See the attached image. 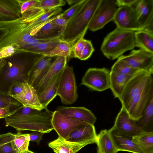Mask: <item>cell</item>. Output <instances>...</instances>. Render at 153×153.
Listing matches in <instances>:
<instances>
[{
  "label": "cell",
  "mask_w": 153,
  "mask_h": 153,
  "mask_svg": "<svg viewBox=\"0 0 153 153\" xmlns=\"http://www.w3.org/2000/svg\"><path fill=\"white\" fill-rule=\"evenodd\" d=\"M41 55L20 52L6 58V63L0 72V92L8 94L11 85L15 82H27L30 70Z\"/></svg>",
  "instance_id": "obj_1"
},
{
  "label": "cell",
  "mask_w": 153,
  "mask_h": 153,
  "mask_svg": "<svg viewBox=\"0 0 153 153\" xmlns=\"http://www.w3.org/2000/svg\"><path fill=\"white\" fill-rule=\"evenodd\" d=\"M102 0H86L78 13L68 20L60 38L69 43L71 48L79 39L84 38L90 23Z\"/></svg>",
  "instance_id": "obj_2"
},
{
  "label": "cell",
  "mask_w": 153,
  "mask_h": 153,
  "mask_svg": "<svg viewBox=\"0 0 153 153\" xmlns=\"http://www.w3.org/2000/svg\"><path fill=\"white\" fill-rule=\"evenodd\" d=\"M134 32L117 27L107 35L100 47L104 55L111 60L118 59L126 51L135 47Z\"/></svg>",
  "instance_id": "obj_3"
},
{
  "label": "cell",
  "mask_w": 153,
  "mask_h": 153,
  "mask_svg": "<svg viewBox=\"0 0 153 153\" xmlns=\"http://www.w3.org/2000/svg\"><path fill=\"white\" fill-rule=\"evenodd\" d=\"M53 111L45 108L38 113L25 116L7 117L5 118L6 126L17 131L28 130L48 133L53 129L51 120Z\"/></svg>",
  "instance_id": "obj_4"
},
{
  "label": "cell",
  "mask_w": 153,
  "mask_h": 153,
  "mask_svg": "<svg viewBox=\"0 0 153 153\" xmlns=\"http://www.w3.org/2000/svg\"><path fill=\"white\" fill-rule=\"evenodd\" d=\"M61 102L65 105L74 103L78 98L75 74L72 67L67 64L63 70L57 91Z\"/></svg>",
  "instance_id": "obj_5"
},
{
  "label": "cell",
  "mask_w": 153,
  "mask_h": 153,
  "mask_svg": "<svg viewBox=\"0 0 153 153\" xmlns=\"http://www.w3.org/2000/svg\"><path fill=\"white\" fill-rule=\"evenodd\" d=\"M81 85L91 90L101 92L110 88V71L105 68H90L82 79Z\"/></svg>",
  "instance_id": "obj_6"
},
{
  "label": "cell",
  "mask_w": 153,
  "mask_h": 153,
  "mask_svg": "<svg viewBox=\"0 0 153 153\" xmlns=\"http://www.w3.org/2000/svg\"><path fill=\"white\" fill-rule=\"evenodd\" d=\"M118 7L115 0H102L91 21L88 29L95 31L113 20Z\"/></svg>",
  "instance_id": "obj_7"
},
{
  "label": "cell",
  "mask_w": 153,
  "mask_h": 153,
  "mask_svg": "<svg viewBox=\"0 0 153 153\" xmlns=\"http://www.w3.org/2000/svg\"><path fill=\"white\" fill-rule=\"evenodd\" d=\"M118 60L135 69L153 73V53L143 50H133L129 54L123 55Z\"/></svg>",
  "instance_id": "obj_8"
},
{
  "label": "cell",
  "mask_w": 153,
  "mask_h": 153,
  "mask_svg": "<svg viewBox=\"0 0 153 153\" xmlns=\"http://www.w3.org/2000/svg\"><path fill=\"white\" fill-rule=\"evenodd\" d=\"M51 123L58 136L65 140L72 131L87 123L62 114L56 110L53 112Z\"/></svg>",
  "instance_id": "obj_9"
},
{
  "label": "cell",
  "mask_w": 153,
  "mask_h": 153,
  "mask_svg": "<svg viewBox=\"0 0 153 153\" xmlns=\"http://www.w3.org/2000/svg\"><path fill=\"white\" fill-rule=\"evenodd\" d=\"M113 21L117 27L122 30L134 32L141 30L136 13L132 7H119Z\"/></svg>",
  "instance_id": "obj_10"
},
{
  "label": "cell",
  "mask_w": 153,
  "mask_h": 153,
  "mask_svg": "<svg viewBox=\"0 0 153 153\" xmlns=\"http://www.w3.org/2000/svg\"><path fill=\"white\" fill-rule=\"evenodd\" d=\"M132 7L141 30L153 33V0H138Z\"/></svg>",
  "instance_id": "obj_11"
},
{
  "label": "cell",
  "mask_w": 153,
  "mask_h": 153,
  "mask_svg": "<svg viewBox=\"0 0 153 153\" xmlns=\"http://www.w3.org/2000/svg\"><path fill=\"white\" fill-rule=\"evenodd\" d=\"M56 57L42 55L36 61L30 70L27 82L35 89Z\"/></svg>",
  "instance_id": "obj_12"
},
{
  "label": "cell",
  "mask_w": 153,
  "mask_h": 153,
  "mask_svg": "<svg viewBox=\"0 0 153 153\" xmlns=\"http://www.w3.org/2000/svg\"><path fill=\"white\" fill-rule=\"evenodd\" d=\"M118 131L133 137L142 133L135 121L130 117L128 112L122 106L112 127Z\"/></svg>",
  "instance_id": "obj_13"
},
{
  "label": "cell",
  "mask_w": 153,
  "mask_h": 153,
  "mask_svg": "<svg viewBox=\"0 0 153 153\" xmlns=\"http://www.w3.org/2000/svg\"><path fill=\"white\" fill-rule=\"evenodd\" d=\"M65 140L77 143H96L97 134L94 125L88 123L82 125L71 132Z\"/></svg>",
  "instance_id": "obj_14"
},
{
  "label": "cell",
  "mask_w": 153,
  "mask_h": 153,
  "mask_svg": "<svg viewBox=\"0 0 153 153\" xmlns=\"http://www.w3.org/2000/svg\"><path fill=\"white\" fill-rule=\"evenodd\" d=\"M108 130L114 145L118 151L144 153L133 142V137L120 133L112 127Z\"/></svg>",
  "instance_id": "obj_15"
},
{
  "label": "cell",
  "mask_w": 153,
  "mask_h": 153,
  "mask_svg": "<svg viewBox=\"0 0 153 153\" xmlns=\"http://www.w3.org/2000/svg\"><path fill=\"white\" fill-rule=\"evenodd\" d=\"M23 106L42 110L44 108L40 103L35 88L26 82L23 91L12 97Z\"/></svg>",
  "instance_id": "obj_16"
},
{
  "label": "cell",
  "mask_w": 153,
  "mask_h": 153,
  "mask_svg": "<svg viewBox=\"0 0 153 153\" xmlns=\"http://www.w3.org/2000/svg\"><path fill=\"white\" fill-rule=\"evenodd\" d=\"M67 58L57 56L46 73L35 88L39 96L52 79L62 71L66 65Z\"/></svg>",
  "instance_id": "obj_17"
},
{
  "label": "cell",
  "mask_w": 153,
  "mask_h": 153,
  "mask_svg": "<svg viewBox=\"0 0 153 153\" xmlns=\"http://www.w3.org/2000/svg\"><path fill=\"white\" fill-rule=\"evenodd\" d=\"M62 114L68 116L73 118L93 125L97 118L93 113L84 107H59L56 110Z\"/></svg>",
  "instance_id": "obj_18"
},
{
  "label": "cell",
  "mask_w": 153,
  "mask_h": 153,
  "mask_svg": "<svg viewBox=\"0 0 153 153\" xmlns=\"http://www.w3.org/2000/svg\"><path fill=\"white\" fill-rule=\"evenodd\" d=\"M18 0H0V21H9L21 18Z\"/></svg>",
  "instance_id": "obj_19"
},
{
  "label": "cell",
  "mask_w": 153,
  "mask_h": 153,
  "mask_svg": "<svg viewBox=\"0 0 153 153\" xmlns=\"http://www.w3.org/2000/svg\"><path fill=\"white\" fill-rule=\"evenodd\" d=\"M88 143H77L71 142L58 136L56 140L48 143L55 153H76L87 145Z\"/></svg>",
  "instance_id": "obj_20"
},
{
  "label": "cell",
  "mask_w": 153,
  "mask_h": 153,
  "mask_svg": "<svg viewBox=\"0 0 153 153\" xmlns=\"http://www.w3.org/2000/svg\"><path fill=\"white\" fill-rule=\"evenodd\" d=\"M62 11L61 7L49 9L36 19L29 22H25L21 19L25 28L33 36L35 32L53 17L60 14Z\"/></svg>",
  "instance_id": "obj_21"
},
{
  "label": "cell",
  "mask_w": 153,
  "mask_h": 153,
  "mask_svg": "<svg viewBox=\"0 0 153 153\" xmlns=\"http://www.w3.org/2000/svg\"><path fill=\"white\" fill-rule=\"evenodd\" d=\"M53 17L35 32L33 36V38L45 40L61 38L63 29L56 26L53 23L52 21Z\"/></svg>",
  "instance_id": "obj_22"
},
{
  "label": "cell",
  "mask_w": 153,
  "mask_h": 153,
  "mask_svg": "<svg viewBox=\"0 0 153 153\" xmlns=\"http://www.w3.org/2000/svg\"><path fill=\"white\" fill-rule=\"evenodd\" d=\"M62 71L52 79L38 96L39 102L44 108H47L48 105L57 96V91Z\"/></svg>",
  "instance_id": "obj_23"
},
{
  "label": "cell",
  "mask_w": 153,
  "mask_h": 153,
  "mask_svg": "<svg viewBox=\"0 0 153 153\" xmlns=\"http://www.w3.org/2000/svg\"><path fill=\"white\" fill-rule=\"evenodd\" d=\"M97 153H117L116 148L108 130L100 131L97 135Z\"/></svg>",
  "instance_id": "obj_24"
},
{
  "label": "cell",
  "mask_w": 153,
  "mask_h": 153,
  "mask_svg": "<svg viewBox=\"0 0 153 153\" xmlns=\"http://www.w3.org/2000/svg\"><path fill=\"white\" fill-rule=\"evenodd\" d=\"M135 122L142 133L153 132V96L141 117Z\"/></svg>",
  "instance_id": "obj_25"
},
{
  "label": "cell",
  "mask_w": 153,
  "mask_h": 153,
  "mask_svg": "<svg viewBox=\"0 0 153 153\" xmlns=\"http://www.w3.org/2000/svg\"><path fill=\"white\" fill-rule=\"evenodd\" d=\"M134 75H126L110 71V88L115 98H119L127 83Z\"/></svg>",
  "instance_id": "obj_26"
},
{
  "label": "cell",
  "mask_w": 153,
  "mask_h": 153,
  "mask_svg": "<svg viewBox=\"0 0 153 153\" xmlns=\"http://www.w3.org/2000/svg\"><path fill=\"white\" fill-rule=\"evenodd\" d=\"M135 47L153 53V33L145 30L135 31Z\"/></svg>",
  "instance_id": "obj_27"
},
{
  "label": "cell",
  "mask_w": 153,
  "mask_h": 153,
  "mask_svg": "<svg viewBox=\"0 0 153 153\" xmlns=\"http://www.w3.org/2000/svg\"><path fill=\"white\" fill-rule=\"evenodd\" d=\"M132 141L144 153L153 152V132L141 133L133 137Z\"/></svg>",
  "instance_id": "obj_28"
},
{
  "label": "cell",
  "mask_w": 153,
  "mask_h": 153,
  "mask_svg": "<svg viewBox=\"0 0 153 153\" xmlns=\"http://www.w3.org/2000/svg\"><path fill=\"white\" fill-rule=\"evenodd\" d=\"M30 141L29 134H22L19 131L14 134L11 143L13 149L16 153H22L29 150Z\"/></svg>",
  "instance_id": "obj_29"
},
{
  "label": "cell",
  "mask_w": 153,
  "mask_h": 153,
  "mask_svg": "<svg viewBox=\"0 0 153 153\" xmlns=\"http://www.w3.org/2000/svg\"><path fill=\"white\" fill-rule=\"evenodd\" d=\"M61 40L60 38H58L41 42L29 49L27 52L41 55L49 52L53 50Z\"/></svg>",
  "instance_id": "obj_30"
},
{
  "label": "cell",
  "mask_w": 153,
  "mask_h": 153,
  "mask_svg": "<svg viewBox=\"0 0 153 153\" xmlns=\"http://www.w3.org/2000/svg\"><path fill=\"white\" fill-rule=\"evenodd\" d=\"M71 47L66 41L61 40L59 44L52 51L42 54V55L51 57L61 56L69 58Z\"/></svg>",
  "instance_id": "obj_31"
},
{
  "label": "cell",
  "mask_w": 153,
  "mask_h": 153,
  "mask_svg": "<svg viewBox=\"0 0 153 153\" xmlns=\"http://www.w3.org/2000/svg\"><path fill=\"white\" fill-rule=\"evenodd\" d=\"M39 1L38 0L34 5L21 14V18L24 22H30L39 17L47 10L39 6Z\"/></svg>",
  "instance_id": "obj_32"
},
{
  "label": "cell",
  "mask_w": 153,
  "mask_h": 153,
  "mask_svg": "<svg viewBox=\"0 0 153 153\" xmlns=\"http://www.w3.org/2000/svg\"><path fill=\"white\" fill-rule=\"evenodd\" d=\"M23 105L14 98L8 94L0 92V108L14 112L16 110H12L14 108L18 109Z\"/></svg>",
  "instance_id": "obj_33"
},
{
  "label": "cell",
  "mask_w": 153,
  "mask_h": 153,
  "mask_svg": "<svg viewBox=\"0 0 153 153\" xmlns=\"http://www.w3.org/2000/svg\"><path fill=\"white\" fill-rule=\"evenodd\" d=\"M14 136L10 132L0 135V153H16L11 143Z\"/></svg>",
  "instance_id": "obj_34"
},
{
  "label": "cell",
  "mask_w": 153,
  "mask_h": 153,
  "mask_svg": "<svg viewBox=\"0 0 153 153\" xmlns=\"http://www.w3.org/2000/svg\"><path fill=\"white\" fill-rule=\"evenodd\" d=\"M128 65L124 62L118 60L112 66L111 71L129 76H133L139 71Z\"/></svg>",
  "instance_id": "obj_35"
},
{
  "label": "cell",
  "mask_w": 153,
  "mask_h": 153,
  "mask_svg": "<svg viewBox=\"0 0 153 153\" xmlns=\"http://www.w3.org/2000/svg\"><path fill=\"white\" fill-rule=\"evenodd\" d=\"M86 1V0H81L61 13L62 16L66 19L69 20L78 13Z\"/></svg>",
  "instance_id": "obj_36"
},
{
  "label": "cell",
  "mask_w": 153,
  "mask_h": 153,
  "mask_svg": "<svg viewBox=\"0 0 153 153\" xmlns=\"http://www.w3.org/2000/svg\"><path fill=\"white\" fill-rule=\"evenodd\" d=\"M88 40L82 38L78 40L71 48L69 58H78L80 53L85 47Z\"/></svg>",
  "instance_id": "obj_37"
},
{
  "label": "cell",
  "mask_w": 153,
  "mask_h": 153,
  "mask_svg": "<svg viewBox=\"0 0 153 153\" xmlns=\"http://www.w3.org/2000/svg\"><path fill=\"white\" fill-rule=\"evenodd\" d=\"M66 1L63 0H39L38 4L41 8L46 10L64 6Z\"/></svg>",
  "instance_id": "obj_38"
},
{
  "label": "cell",
  "mask_w": 153,
  "mask_h": 153,
  "mask_svg": "<svg viewBox=\"0 0 153 153\" xmlns=\"http://www.w3.org/2000/svg\"><path fill=\"white\" fill-rule=\"evenodd\" d=\"M40 111L41 110L22 105L17 109L12 115L9 117H18L25 116L36 114Z\"/></svg>",
  "instance_id": "obj_39"
},
{
  "label": "cell",
  "mask_w": 153,
  "mask_h": 153,
  "mask_svg": "<svg viewBox=\"0 0 153 153\" xmlns=\"http://www.w3.org/2000/svg\"><path fill=\"white\" fill-rule=\"evenodd\" d=\"M94 51L91 41L88 40L84 49L79 56L78 59L81 60H85L88 59L91 56Z\"/></svg>",
  "instance_id": "obj_40"
},
{
  "label": "cell",
  "mask_w": 153,
  "mask_h": 153,
  "mask_svg": "<svg viewBox=\"0 0 153 153\" xmlns=\"http://www.w3.org/2000/svg\"><path fill=\"white\" fill-rule=\"evenodd\" d=\"M26 82L16 81L13 82L10 87L8 94L12 97L18 94L23 91Z\"/></svg>",
  "instance_id": "obj_41"
},
{
  "label": "cell",
  "mask_w": 153,
  "mask_h": 153,
  "mask_svg": "<svg viewBox=\"0 0 153 153\" xmlns=\"http://www.w3.org/2000/svg\"><path fill=\"white\" fill-rule=\"evenodd\" d=\"M68 20L64 18L61 14H59L53 17V23L56 26L64 29Z\"/></svg>",
  "instance_id": "obj_42"
},
{
  "label": "cell",
  "mask_w": 153,
  "mask_h": 153,
  "mask_svg": "<svg viewBox=\"0 0 153 153\" xmlns=\"http://www.w3.org/2000/svg\"><path fill=\"white\" fill-rule=\"evenodd\" d=\"M20 7L21 14L33 6L38 0H18Z\"/></svg>",
  "instance_id": "obj_43"
},
{
  "label": "cell",
  "mask_w": 153,
  "mask_h": 153,
  "mask_svg": "<svg viewBox=\"0 0 153 153\" xmlns=\"http://www.w3.org/2000/svg\"><path fill=\"white\" fill-rule=\"evenodd\" d=\"M33 131L29 134L30 141L35 142L39 144L42 140V136L45 133L39 131Z\"/></svg>",
  "instance_id": "obj_44"
},
{
  "label": "cell",
  "mask_w": 153,
  "mask_h": 153,
  "mask_svg": "<svg viewBox=\"0 0 153 153\" xmlns=\"http://www.w3.org/2000/svg\"><path fill=\"white\" fill-rule=\"evenodd\" d=\"M138 0H115L116 3L119 7L122 6L133 7Z\"/></svg>",
  "instance_id": "obj_45"
},
{
  "label": "cell",
  "mask_w": 153,
  "mask_h": 153,
  "mask_svg": "<svg viewBox=\"0 0 153 153\" xmlns=\"http://www.w3.org/2000/svg\"><path fill=\"white\" fill-rule=\"evenodd\" d=\"M14 112H12L9 110L0 108V119L5 118L12 115Z\"/></svg>",
  "instance_id": "obj_46"
},
{
  "label": "cell",
  "mask_w": 153,
  "mask_h": 153,
  "mask_svg": "<svg viewBox=\"0 0 153 153\" xmlns=\"http://www.w3.org/2000/svg\"><path fill=\"white\" fill-rule=\"evenodd\" d=\"M9 30L5 27H0V42L6 36Z\"/></svg>",
  "instance_id": "obj_47"
},
{
  "label": "cell",
  "mask_w": 153,
  "mask_h": 153,
  "mask_svg": "<svg viewBox=\"0 0 153 153\" xmlns=\"http://www.w3.org/2000/svg\"><path fill=\"white\" fill-rule=\"evenodd\" d=\"M7 62L6 59H0V72L1 71Z\"/></svg>",
  "instance_id": "obj_48"
},
{
  "label": "cell",
  "mask_w": 153,
  "mask_h": 153,
  "mask_svg": "<svg viewBox=\"0 0 153 153\" xmlns=\"http://www.w3.org/2000/svg\"><path fill=\"white\" fill-rule=\"evenodd\" d=\"M81 0H67L66 1L69 5H71L73 4H76L79 2Z\"/></svg>",
  "instance_id": "obj_49"
},
{
  "label": "cell",
  "mask_w": 153,
  "mask_h": 153,
  "mask_svg": "<svg viewBox=\"0 0 153 153\" xmlns=\"http://www.w3.org/2000/svg\"><path fill=\"white\" fill-rule=\"evenodd\" d=\"M22 153H35L31 151H30L29 150H28V151H27L25 152Z\"/></svg>",
  "instance_id": "obj_50"
},
{
  "label": "cell",
  "mask_w": 153,
  "mask_h": 153,
  "mask_svg": "<svg viewBox=\"0 0 153 153\" xmlns=\"http://www.w3.org/2000/svg\"><path fill=\"white\" fill-rule=\"evenodd\" d=\"M153 153V152H152V153Z\"/></svg>",
  "instance_id": "obj_51"
}]
</instances>
